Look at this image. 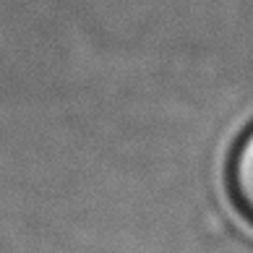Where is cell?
<instances>
[{"label": "cell", "mask_w": 253, "mask_h": 253, "mask_svg": "<svg viewBox=\"0 0 253 253\" xmlns=\"http://www.w3.org/2000/svg\"><path fill=\"white\" fill-rule=\"evenodd\" d=\"M227 185L232 201L253 224V126L240 136L227 165Z\"/></svg>", "instance_id": "obj_1"}]
</instances>
